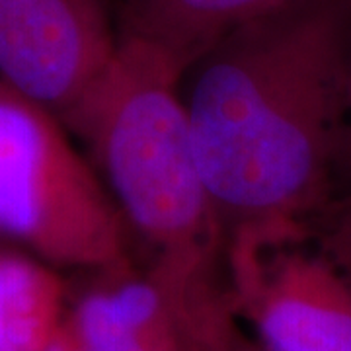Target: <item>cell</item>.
Returning a JSON list of instances; mask_svg holds the SVG:
<instances>
[{
  "instance_id": "obj_1",
  "label": "cell",
  "mask_w": 351,
  "mask_h": 351,
  "mask_svg": "<svg viewBox=\"0 0 351 351\" xmlns=\"http://www.w3.org/2000/svg\"><path fill=\"white\" fill-rule=\"evenodd\" d=\"M350 39L351 0H295L230 29L184 71L189 133L225 237L313 225L330 205Z\"/></svg>"
},
{
  "instance_id": "obj_10",
  "label": "cell",
  "mask_w": 351,
  "mask_h": 351,
  "mask_svg": "<svg viewBox=\"0 0 351 351\" xmlns=\"http://www.w3.org/2000/svg\"><path fill=\"white\" fill-rule=\"evenodd\" d=\"M351 197V39L343 78L338 137L332 164V201Z\"/></svg>"
},
{
  "instance_id": "obj_5",
  "label": "cell",
  "mask_w": 351,
  "mask_h": 351,
  "mask_svg": "<svg viewBox=\"0 0 351 351\" xmlns=\"http://www.w3.org/2000/svg\"><path fill=\"white\" fill-rule=\"evenodd\" d=\"M117 43L106 0H0V80L63 123Z\"/></svg>"
},
{
  "instance_id": "obj_8",
  "label": "cell",
  "mask_w": 351,
  "mask_h": 351,
  "mask_svg": "<svg viewBox=\"0 0 351 351\" xmlns=\"http://www.w3.org/2000/svg\"><path fill=\"white\" fill-rule=\"evenodd\" d=\"M64 318L55 267L0 244V351H45Z\"/></svg>"
},
{
  "instance_id": "obj_13",
  "label": "cell",
  "mask_w": 351,
  "mask_h": 351,
  "mask_svg": "<svg viewBox=\"0 0 351 351\" xmlns=\"http://www.w3.org/2000/svg\"><path fill=\"white\" fill-rule=\"evenodd\" d=\"M2 242H4V239H2V237H0V244H2Z\"/></svg>"
},
{
  "instance_id": "obj_4",
  "label": "cell",
  "mask_w": 351,
  "mask_h": 351,
  "mask_svg": "<svg viewBox=\"0 0 351 351\" xmlns=\"http://www.w3.org/2000/svg\"><path fill=\"white\" fill-rule=\"evenodd\" d=\"M313 225L258 223L226 237L230 308L265 351H351V283Z\"/></svg>"
},
{
  "instance_id": "obj_11",
  "label": "cell",
  "mask_w": 351,
  "mask_h": 351,
  "mask_svg": "<svg viewBox=\"0 0 351 351\" xmlns=\"http://www.w3.org/2000/svg\"><path fill=\"white\" fill-rule=\"evenodd\" d=\"M193 343L207 351H265L256 339L242 332L234 311L215 320Z\"/></svg>"
},
{
  "instance_id": "obj_3",
  "label": "cell",
  "mask_w": 351,
  "mask_h": 351,
  "mask_svg": "<svg viewBox=\"0 0 351 351\" xmlns=\"http://www.w3.org/2000/svg\"><path fill=\"white\" fill-rule=\"evenodd\" d=\"M0 237L55 269L133 267L125 223L64 123L0 80Z\"/></svg>"
},
{
  "instance_id": "obj_12",
  "label": "cell",
  "mask_w": 351,
  "mask_h": 351,
  "mask_svg": "<svg viewBox=\"0 0 351 351\" xmlns=\"http://www.w3.org/2000/svg\"><path fill=\"white\" fill-rule=\"evenodd\" d=\"M191 351H207V350H203V348H199V346H193V343H191Z\"/></svg>"
},
{
  "instance_id": "obj_2",
  "label": "cell",
  "mask_w": 351,
  "mask_h": 351,
  "mask_svg": "<svg viewBox=\"0 0 351 351\" xmlns=\"http://www.w3.org/2000/svg\"><path fill=\"white\" fill-rule=\"evenodd\" d=\"M149 39L119 36L100 80L64 127L82 141L133 246L180 316L226 297V237L203 182L180 82Z\"/></svg>"
},
{
  "instance_id": "obj_6",
  "label": "cell",
  "mask_w": 351,
  "mask_h": 351,
  "mask_svg": "<svg viewBox=\"0 0 351 351\" xmlns=\"http://www.w3.org/2000/svg\"><path fill=\"white\" fill-rule=\"evenodd\" d=\"M101 277L64 318L80 351H191L180 314L151 276L131 267Z\"/></svg>"
},
{
  "instance_id": "obj_9",
  "label": "cell",
  "mask_w": 351,
  "mask_h": 351,
  "mask_svg": "<svg viewBox=\"0 0 351 351\" xmlns=\"http://www.w3.org/2000/svg\"><path fill=\"white\" fill-rule=\"evenodd\" d=\"M318 244L351 283V197L334 199L318 217Z\"/></svg>"
},
{
  "instance_id": "obj_7",
  "label": "cell",
  "mask_w": 351,
  "mask_h": 351,
  "mask_svg": "<svg viewBox=\"0 0 351 351\" xmlns=\"http://www.w3.org/2000/svg\"><path fill=\"white\" fill-rule=\"evenodd\" d=\"M295 0H127L119 36L160 45L186 71L230 29Z\"/></svg>"
}]
</instances>
